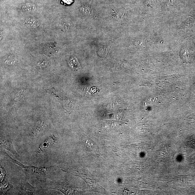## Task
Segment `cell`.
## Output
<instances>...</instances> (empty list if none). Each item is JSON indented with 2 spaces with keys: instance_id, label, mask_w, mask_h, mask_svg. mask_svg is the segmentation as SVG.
<instances>
[{
  "instance_id": "obj_1",
  "label": "cell",
  "mask_w": 195,
  "mask_h": 195,
  "mask_svg": "<svg viewBox=\"0 0 195 195\" xmlns=\"http://www.w3.org/2000/svg\"><path fill=\"white\" fill-rule=\"evenodd\" d=\"M1 146L2 147L8 150L17 158L19 157L18 153L16 152L13 144L10 140L7 138H2L1 140Z\"/></svg>"
},
{
  "instance_id": "obj_2",
  "label": "cell",
  "mask_w": 195,
  "mask_h": 195,
  "mask_svg": "<svg viewBox=\"0 0 195 195\" xmlns=\"http://www.w3.org/2000/svg\"><path fill=\"white\" fill-rule=\"evenodd\" d=\"M82 141L87 148L94 152H96L97 151L96 145L91 138L84 136L82 138Z\"/></svg>"
},
{
  "instance_id": "obj_3",
  "label": "cell",
  "mask_w": 195,
  "mask_h": 195,
  "mask_svg": "<svg viewBox=\"0 0 195 195\" xmlns=\"http://www.w3.org/2000/svg\"><path fill=\"white\" fill-rule=\"evenodd\" d=\"M56 141V138L50 137L46 140L44 142L42 143L39 148V151L41 152L47 150L49 148L51 147Z\"/></svg>"
},
{
  "instance_id": "obj_4",
  "label": "cell",
  "mask_w": 195,
  "mask_h": 195,
  "mask_svg": "<svg viewBox=\"0 0 195 195\" xmlns=\"http://www.w3.org/2000/svg\"><path fill=\"white\" fill-rule=\"evenodd\" d=\"M68 63L72 69L77 70L80 68V65L77 58L75 57H70L68 60Z\"/></svg>"
},
{
  "instance_id": "obj_5",
  "label": "cell",
  "mask_w": 195,
  "mask_h": 195,
  "mask_svg": "<svg viewBox=\"0 0 195 195\" xmlns=\"http://www.w3.org/2000/svg\"><path fill=\"white\" fill-rule=\"evenodd\" d=\"M25 23L27 26L31 28H36L40 25V22L37 20L33 18L26 19Z\"/></svg>"
},
{
  "instance_id": "obj_6",
  "label": "cell",
  "mask_w": 195,
  "mask_h": 195,
  "mask_svg": "<svg viewBox=\"0 0 195 195\" xmlns=\"http://www.w3.org/2000/svg\"><path fill=\"white\" fill-rule=\"evenodd\" d=\"M22 9L24 11H33L36 9V7L35 5L30 3H26L23 5Z\"/></svg>"
},
{
  "instance_id": "obj_7",
  "label": "cell",
  "mask_w": 195,
  "mask_h": 195,
  "mask_svg": "<svg viewBox=\"0 0 195 195\" xmlns=\"http://www.w3.org/2000/svg\"><path fill=\"white\" fill-rule=\"evenodd\" d=\"M9 185L6 182H2L1 185V191H6L8 190Z\"/></svg>"
},
{
  "instance_id": "obj_8",
  "label": "cell",
  "mask_w": 195,
  "mask_h": 195,
  "mask_svg": "<svg viewBox=\"0 0 195 195\" xmlns=\"http://www.w3.org/2000/svg\"><path fill=\"white\" fill-rule=\"evenodd\" d=\"M1 182L3 181V180L4 177L5 175V172L3 168H1Z\"/></svg>"
},
{
  "instance_id": "obj_9",
  "label": "cell",
  "mask_w": 195,
  "mask_h": 195,
  "mask_svg": "<svg viewBox=\"0 0 195 195\" xmlns=\"http://www.w3.org/2000/svg\"><path fill=\"white\" fill-rule=\"evenodd\" d=\"M163 156L164 155H163L162 153H161L160 155L159 156V158H158V159H159V160H158V162H160L162 161V160L163 159Z\"/></svg>"
}]
</instances>
